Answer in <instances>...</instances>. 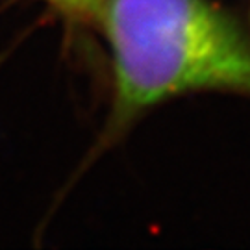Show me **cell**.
<instances>
[{"label":"cell","mask_w":250,"mask_h":250,"mask_svg":"<svg viewBox=\"0 0 250 250\" xmlns=\"http://www.w3.org/2000/svg\"><path fill=\"white\" fill-rule=\"evenodd\" d=\"M45 2L69 17L87 21V22H99L100 11L104 8L106 0H45Z\"/></svg>","instance_id":"2"},{"label":"cell","mask_w":250,"mask_h":250,"mask_svg":"<svg viewBox=\"0 0 250 250\" xmlns=\"http://www.w3.org/2000/svg\"><path fill=\"white\" fill-rule=\"evenodd\" d=\"M99 24L111 54L115 132L186 93L250 97V32L209 0H106Z\"/></svg>","instance_id":"1"}]
</instances>
